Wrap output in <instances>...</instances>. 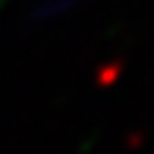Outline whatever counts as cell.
<instances>
[{"mask_svg":"<svg viewBox=\"0 0 154 154\" xmlns=\"http://www.w3.org/2000/svg\"><path fill=\"white\" fill-rule=\"evenodd\" d=\"M82 0H38V3L29 10V22L32 25H47L57 22L60 16H66L69 10H75Z\"/></svg>","mask_w":154,"mask_h":154,"instance_id":"6da1fadb","label":"cell"}]
</instances>
